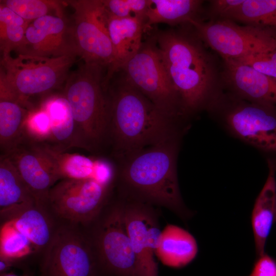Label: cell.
<instances>
[{
    "label": "cell",
    "instance_id": "1",
    "mask_svg": "<svg viewBox=\"0 0 276 276\" xmlns=\"http://www.w3.org/2000/svg\"><path fill=\"white\" fill-rule=\"evenodd\" d=\"M154 37L185 118L189 120L206 111L223 91L222 64L190 23L160 31Z\"/></svg>",
    "mask_w": 276,
    "mask_h": 276
},
{
    "label": "cell",
    "instance_id": "2",
    "mask_svg": "<svg viewBox=\"0 0 276 276\" xmlns=\"http://www.w3.org/2000/svg\"><path fill=\"white\" fill-rule=\"evenodd\" d=\"M106 149L117 163L145 148L178 135L189 124L160 111L123 75L108 84Z\"/></svg>",
    "mask_w": 276,
    "mask_h": 276
},
{
    "label": "cell",
    "instance_id": "3",
    "mask_svg": "<svg viewBox=\"0 0 276 276\" xmlns=\"http://www.w3.org/2000/svg\"><path fill=\"white\" fill-rule=\"evenodd\" d=\"M183 135L145 148L116 163L117 195L130 201L162 206L187 220L193 213L180 194L177 160Z\"/></svg>",
    "mask_w": 276,
    "mask_h": 276
},
{
    "label": "cell",
    "instance_id": "4",
    "mask_svg": "<svg viewBox=\"0 0 276 276\" xmlns=\"http://www.w3.org/2000/svg\"><path fill=\"white\" fill-rule=\"evenodd\" d=\"M104 69L84 62L68 75L62 92L72 109L78 147L95 154L106 149L108 99Z\"/></svg>",
    "mask_w": 276,
    "mask_h": 276
},
{
    "label": "cell",
    "instance_id": "5",
    "mask_svg": "<svg viewBox=\"0 0 276 276\" xmlns=\"http://www.w3.org/2000/svg\"><path fill=\"white\" fill-rule=\"evenodd\" d=\"M76 56L50 58L28 54L2 55L0 95L11 98L29 109L35 106L32 99L43 98L63 89Z\"/></svg>",
    "mask_w": 276,
    "mask_h": 276
},
{
    "label": "cell",
    "instance_id": "6",
    "mask_svg": "<svg viewBox=\"0 0 276 276\" xmlns=\"http://www.w3.org/2000/svg\"><path fill=\"white\" fill-rule=\"evenodd\" d=\"M206 111L234 137L276 154V105L246 100L223 90Z\"/></svg>",
    "mask_w": 276,
    "mask_h": 276
},
{
    "label": "cell",
    "instance_id": "7",
    "mask_svg": "<svg viewBox=\"0 0 276 276\" xmlns=\"http://www.w3.org/2000/svg\"><path fill=\"white\" fill-rule=\"evenodd\" d=\"M86 234L95 250L102 276H137L135 260L124 216V201L111 199Z\"/></svg>",
    "mask_w": 276,
    "mask_h": 276
},
{
    "label": "cell",
    "instance_id": "8",
    "mask_svg": "<svg viewBox=\"0 0 276 276\" xmlns=\"http://www.w3.org/2000/svg\"><path fill=\"white\" fill-rule=\"evenodd\" d=\"M121 70L126 80L163 113L188 123L177 92L161 60L154 36L143 42L137 53Z\"/></svg>",
    "mask_w": 276,
    "mask_h": 276
},
{
    "label": "cell",
    "instance_id": "9",
    "mask_svg": "<svg viewBox=\"0 0 276 276\" xmlns=\"http://www.w3.org/2000/svg\"><path fill=\"white\" fill-rule=\"evenodd\" d=\"M114 189L94 179H63L50 190L47 208L56 217L86 227L109 202Z\"/></svg>",
    "mask_w": 276,
    "mask_h": 276
},
{
    "label": "cell",
    "instance_id": "10",
    "mask_svg": "<svg viewBox=\"0 0 276 276\" xmlns=\"http://www.w3.org/2000/svg\"><path fill=\"white\" fill-rule=\"evenodd\" d=\"M43 253L40 276H102L90 240L76 225L56 226Z\"/></svg>",
    "mask_w": 276,
    "mask_h": 276
},
{
    "label": "cell",
    "instance_id": "11",
    "mask_svg": "<svg viewBox=\"0 0 276 276\" xmlns=\"http://www.w3.org/2000/svg\"><path fill=\"white\" fill-rule=\"evenodd\" d=\"M65 3L74 10L72 27L78 56L85 63L106 67L107 73L113 64L114 56L108 29V13L103 1L73 0Z\"/></svg>",
    "mask_w": 276,
    "mask_h": 276
},
{
    "label": "cell",
    "instance_id": "12",
    "mask_svg": "<svg viewBox=\"0 0 276 276\" xmlns=\"http://www.w3.org/2000/svg\"><path fill=\"white\" fill-rule=\"evenodd\" d=\"M46 208L36 205L2 223L0 258L12 262L44 251L56 229Z\"/></svg>",
    "mask_w": 276,
    "mask_h": 276
},
{
    "label": "cell",
    "instance_id": "13",
    "mask_svg": "<svg viewBox=\"0 0 276 276\" xmlns=\"http://www.w3.org/2000/svg\"><path fill=\"white\" fill-rule=\"evenodd\" d=\"M190 23L205 44L222 59H238L258 50L276 33L232 20H192Z\"/></svg>",
    "mask_w": 276,
    "mask_h": 276
},
{
    "label": "cell",
    "instance_id": "14",
    "mask_svg": "<svg viewBox=\"0 0 276 276\" xmlns=\"http://www.w3.org/2000/svg\"><path fill=\"white\" fill-rule=\"evenodd\" d=\"M123 200L124 221L135 257L137 276H158L155 257L162 233L158 213L152 205Z\"/></svg>",
    "mask_w": 276,
    "mask_h": 276
},
{
    "label": "cell",
    "instance_id": "15",
    "mask_svg": "<svg viewBox=\"0 0 276 276\" xmlns=\"http://www.w3.org/2000/svg\"><path fill=\"white\" fill-rule=\"evenodd\" d=\"M4 155L16 168L38 204L47 208L49 191L60 180L49 156L37 143L26 138Z\"/></svg>",
    "mask_w": 276,
    "mask_h": 276
},
{
    "label": "cell",
    "instance_id": "16",
    "mask_svg": "<svg viewBox=\"0 0 276 276\" xmlns=\"http://www.w3.org/2000/svg\"><path fill=\"white\" fill-rule=\"evenodd\" d=\"M26 37V54L50 58L78 56L72 25L64 13L48 15L32 21Z\"/></svg>",
    "mask_w": 276,
    "mask_h": 276
},
{
    "label": "cell",
    "instance_id": "17",
    "mask_svg": "<svg viewBox=\"0 0 276 276\" xmlns=\"http://www.w3.org/2000/svg\"><path fill=\"white\" fill-rule=\"evenodd\" d=\"M223 89L251 102L276 105V81L251 66L222 59Z\"/></svg>",
    "mask_w": 276,
    "mask_h": 276
},
{
    "label": "cell",
    "instance_id": "18",
    "mask_svg": "<svg viewBox=\"0 0 276 276\" xmlns=\"http://www.w3.org/2000/svg\"><path fill=\"white\" fill-rule=\"evenodd\" d=\"M37 143L54 163L60 180L94 179L116 187L117 168L111 158L61 152L45 143Z\"/></svg>",
    "mask_w": 276,
    "mask_h": 276
},
{
    "label": "cell",
    "instance_id": "19",
    "mask_svg": "<svg viewBox=\"0 0 276 276\" xmlns=\"http://www.w3.org/2000/svg\"><path fill=\"white\" fill-rule=\"evenodd\" d=\"M144 24L143 21L136 18H119L108 14V29L114 60L112 67L105 74V86H108L113 75L120 71L139 51L143 43Z\"/></svg>",
    "mask_w": 276,
    "mask_h": 276
},
{
    "label": "cell",
    "instance_id": "20",
    "mask_svg": "<svg viewBox=\"0 0 276 276\" xmlns=\"http://www.w3.org/2000/svg\"><path fill=\"white\" fill-rule=\"evenodd\" d=\"M39 205L10 159L0 156V216L2 223Z\"/></svg>",
    "mask_w": 276,
    "mask_h": 276
},
{
    "label": "cell",
    "instance_id": "21",
    "mask_svg": "<svg viewBox=\"0 0 276 276\" xmlns=\"http://www.w3.org/2000/svg\"><path fill=\"white\" fill-rule=\"evenodd\" d=\"M50 120V136L47 143L61 152L78 147L76 126L70 105L63 93L53 94L40 103Z\"/></svg>",
    "mask_w": 276,
    "mask_h": 276
},
{
    "label": "cell",
    "instance_id": "22",
    "mask_svg": "<svg viewBox=\"0 0 276 276\" xmlns=\"http://www.w3.org/2000/svg\"><path fill=\"white\" fill-rule=\"evenodd\" d=\"M268 175L255 201L251 214L256 254H265V247L272 223L274 221L276 200V160L268 159Z\"/></svg>",
    "mask_w": 276,
    "mask_h": 276
},
{
    "label": "cell",
    "instance_id": "23",
    "mask_svg": "<svg viewBox=\"0 0 276 276\" xmlns=\"http://www.w3.org/2000/svg\"><path fill=\"white\" fill-rule=\"evenodd\" d=\"M198 252L194 236L186 229L168 224L162 231L156 257L165 265L183 267L191 262Z\"/></svg>",
    "mask_w": 276,
    "mask_h": 276
},
{
    "label": "cell",
    "instance_id": "24",
    "mask_svg": "<svg viewBox=\"0 0 276 276\" xmlns=\"http://www.w3.org/2000/svg\"><path fill=\"white\" fill-rule=\"evenodd\" d=\"M203 2L200 0H148L144 32L158 23L180 26L192 20L202 19L200 15Z\"/></svg>",
    "mask_w": 276,
    "mask_h": 276
},
{
    "label": "cell",
    "instance_id": "25",
    "mask_svg": "<svg viewBox=\"0 0 276 276\" xmlns=\"http://www.w3.org/2000/svg\"><path fill=\"white\" fill-rule=\"evenodd\" d=\"M29 109L16 100L0 96L1 155L7 154L24 139V126Z\"/></svg>",
    "mask_w": 276,
    "mask_h": 276
},
{
    "label": "cell",
    "instance_id": "26",
    "mask_svg": "<svg viewBox=\"0 0 276 276\" xmlns=\"http://www.w3.org/2000/svg\"><path fill=\"white\" fill-rule=\"evenodd\" d=\"M32 21L27 20L0 3V44L2 55L12 51L26 54V32Z\"/></svg>",
    "mask_w": 276,
    "mask_h": 276
},
{
    "label": "cell",
    "instance_id": "27",
    "mask_svg": "<svg viewBox=\"0 0 276 276\" xmlns=\"http://www.w3.org/2000/svg\"><path fill=\"white\" fill-rule=\"evenodd\" d=\"M231 20L276 33V0H244Z\"/></svg>",
    "mask_w": 276,
    "mask_h": 276
},
{
    "label": "cell",
    "instance_id": "28",
    "mask_svg": "<svg viewBox=\"0 0 276 276\" xmlns=\"http://www.w3.org/2000/svg\"><path fill=\"white\" fill-rule=\"evenodd\" d=\"M4 4L24 19L32 21L48 15L63 13L65 2L53 0H4Z\"/></svg>",
    "mask_w": 276,
    "mask_h": 276
},
{
    "label": "cell",
    "instance_id": "29",
    "mask_svg": "<svg viewBox=\"0 0 276 276\" xmlns=\"http://www.w3.org/2000/svg\"><path fill=\"white\" fill-rule=\"evenodd\" d=\"M276 81V36L271 37L258 50L238 59Z\"/></svg>",
    "mask_w": 276,
    "mask_h": 276
},
{
    "label": "cell",
    "instance_id": "30",
    "mask_svg": "<svg viewBox=\"0 0 276 276\" xmlns=\"http://www.w3.org/2000/svg\"><path fill=\"white\" fill-rule=\"evenodd\" d=\"M24 138L36 143H47L50 136V120L44 107L40 104L29 109L24 126Z\"/></svg>",
    "mask_w": 276,
    "mask_h": 276
},
{
    "label": "cell",
    "instance_id": "31",
    "mask_svg": "<svg viewBox=\"0 0 276 276\" xmlns=\"http://www.w3.org/2000/svg\"><path fill=\"white\" fill-rule=\"evenodd\" d=\"M109 15L119 18H133L145 22L148 0H102Z\"/></svg>",
    "mask_w": 276,
    "mask_h": 276
},
{
    "label": "cell",
    "instance_id": "32",
    "mask_svg": "<svg viewBox=\"0 0 276 276\" xmlns=\"http://www.w3.org/2000/svg\"><path fill=\"white\" fill-rule=\"evenodd\" d=\"M244 1H210L205 14L210 20H231L234 14Z\"/></svg>",
    "mask_w": 276,
    "mask_h": 276
},
{
    "label": "cell",
    "instance_id": "33",
    "mask_svg": "<svg viewBox=\"0 0 276 276\" xmlns=\"http://www.w3.org/2000/svg\"><path fill=\"white\" fill-rule=\"evenodd\" d=\"M249 276H276V261L266 254L258 257Z\"/></svg>",
    "mask_w": 276,
    "mask_h": 276
},
{
    "label": "cell",
    "instance_id": "34",
    "mask_svg": "<svg viewBox=\"0 0 276 276\" xmlns=\"http://www.w3.org/2000/svg\"><path fill=\"white\" fill-rule=\"evenodd\" d=\"M12 262L4 259L0 258V272L1 274L6 273L10 267L12 266Z\"/></svg>",
    "mask_w": 276,
    "mask_h": 276
},
{
    "label": "cell",
    "instance_id": "35",
    "mask_svg": "<svg viewBox=\"0 0 276 276\" xmlns=\"http://www.w3.org/2000/svg\"><path fill=\"white\" fill-rule=\"evenodd\" d=\"M1 276H27V275H18L12 273H6L3 274H1Z\"/></svg>",
    "mask_w": 276,
    "mask_h": 276
},
{
    "label": "cell",
    "instance_id": "36",
    "mask_svg": "<svg viewBox=\"0 0 276 276\" xmlns=\"http://www.w3.org/2000/svg\"><path fill=\"white\" fill-rule=\"evenodd\" d=\"M274 221H276V200H275V217Z\"/></svg>",
    "mask_w": 276,
    "mask_h": 276
}]
</instances>
